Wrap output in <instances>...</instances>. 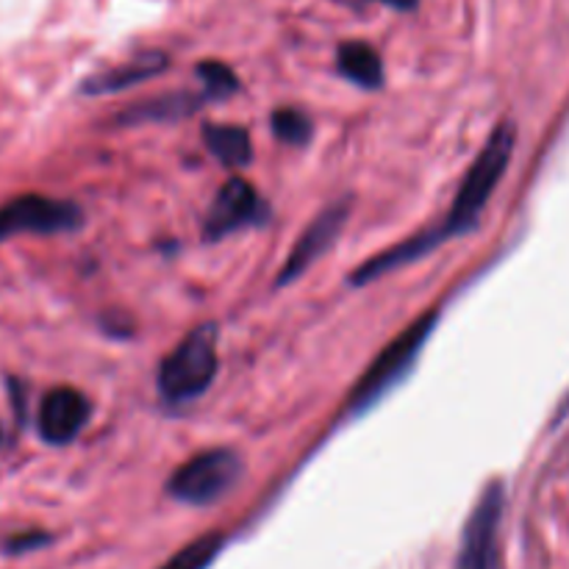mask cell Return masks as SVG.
<instances>
[{"instance_id": "obj_1", "label": "cell", "mask_w": 569, "mask_h": 569, "mask_svg": "<svg viewBox=\"0 0 569 569\" xmlns=\"http://www.w3.org/2000/svg\"><path fill=\"white\" fill-rule=\"evenodd\" d=\"M517 131L511 122H500L492 131V137L487 139V144L481 148L478 159L472 161V167L467 170L465 181H461L459 192H456L453 206H450L448 217L442 220V226H437L439 239L459 237L467 233L470 228H476L478 217L487 209L489 198L498 189L500 178L506 176L511 164V153H515Z\"/></svg>"}, {"instance_id": "obj_2", "label": "cell", "mask_w": 569, "mask_h": 569, "mask_svg": "<svg viewBox=\"0 0 569 569\" xmlns=\"http://www.w3.org/2000/svg\"><path fill=\"white\" fill-rule=\"evenodd\" d=\"M437 320H439V311H426V315L417 317V320L411 322L398 339H392V342L381 350V356L367 367V372L359 378L353 392L348 395L350 417H359L365 415V411H370L372 406L381 403L383 395L392 392V389L409 376L411 367H415L417 359H420L422 348H426Z\"/></svg>"}, {"instance_id": "obj_3", "label": "cell", "mask_w": 569, "mask_h": 569, "mask_svg": "<svg viewBox=\"0 0 569 569\" xmlns=\"http://www.w3.org/2000/svg\"><path fill=\"white\" fill-rule=\"evenodd\" d=\"M217 331L214 322L192 328L159 367V392L167 403L198 400L217 376Z\"/></svg>"}, {"instance_id": "obj_4", "label": "cell", "mask_w": 569, "mask_h": 569, "mask_svg": "<svg viewBox=\"0 0 569 569\" xmlns=\"http://www.w3.org/2000/svg\"><path fill=\"white\" fill-rule=\"evenodd\" d=\"M239 476L242 459L231 448L203 450L172 472L167 492L187 506H211L231 492Z\"/></svg>"}, {"instance_id": "obj_5", "label": "cell", "mask_w": 569, "mask_h": 569, "mask_svg": "<svg viewBox=\"0 0 569 569\" xmlns=\"http://www.w3.org/2000/svg\"><path fill=\"white\" fill-rule=\"evenodd\" d=\"M83 222V211L70 200L48 194H20L0 206V242L17 233H64Z\"/></svg>"}, {"instance_id": "obj_6", "label": "cell", "mask_w": 569, "mask_h": 569, "mask_svg": "<svg viewBox=\"0 0 569 569\" xmlns=\"http://www.w3.org/2000/svg\"><path fill=\"white\" fill-rule=\"evenodd\" d=\"M503 503L506 495L500 481L489 483L465 526L456 569H498V528Z\"/></svg>"}, {"instance_id": "obj_7", "label": "cell", "mask_w": 569, "mask_h": 569, "mask_svg": "<svg viewBox=\"0 0 569 569\" xmlns=\"http://www.w3.org/2000/svg\"><path fill=\"white\" fill-rule=\"evenodd\" d=\"M348 217H350L348 198L337 200V203H331L328 209H322L320 214L311 220V226L300 233L298 242H295L292 253L287 256L281 272H278L276 287H287V283L298 281V278L303 276V272L309 270L322 253H328V248H331V244L339 239V233H342Z\"/></svg>"}, {"instance_id": "obj_8", "label": "cell", "mask_w": 569, "mask_h": 569, "mask_svg": "<svg viewBox=\"0 0 569 569\" xmlns=\"http://www.w3.org/2000/svg\"><path fill=\"white\" fill-rule=\"evenodd\" d=\"M261 214H264V206H261L253 183L244 181L242 176H233L231 181L222 183L217 198L211 200V209L203 222V237L209 242H217V239L228 237L239 228L261 222Z\"/></svg>"}, {"instance_id": "obj_9", "label": "cell", "mask_w": 569, "mask_h": 569, "mask_svg": "<svg viewBox=\"0 0 569 569\" xmlns=\"http://www.w3.org/2000/svg\"><path fill=\"white\" fill-rule=\"evenodd\" d=\"M92 406L83 392L72 387H56L39 403V437L48 445H70L89 422Z\"/></svg>"}, {"instance_id": "obj_10", "label": "cell", "mask_w": 569, "mask_h": 569, "mask_svg": "<svg viewBox=\"0 0 569 569\" xmlns=\"http://www.w3.org/2000/svg\"><path fill=\"white\" fill-rule=\"evenodd\" d=\"M170 59L161 50H148V53L133 56L126 64H117L111 70L98 72V76L87 78L81 83L83 94H106V92H120V89L133 87V83H142L148 78L159 76V72L167 70Z\"/></svg>"}, {"instance_id": "obj_11", "label": "cell", "mask_w": 569, "mask_h": 569, "mask_svg": "<svg viewBox=\"0 0 569 569\" xmlns=\"http://www.w3.org/2000/svg\"><path fill=\"white\" fill-rule=\"evenodd\" d=\"M337 70L342 72L348 81L359 83L361 89H378L383 83V61L372 44L359 42H342L337 50Z\"/></svg>"}, {"instance_id": "obj_12", "label": "cell", "mask_w": 569, "mask_h": 569, "mask_svg": "<svg viewBox=\"0 0 569 569\" xmlns=\"http://www.w3.org/2000/svg\"><path fill=\"white\" fill-rule=\"evenodd\" d=\"M203 142L211 156L226 167H244L253 153L250 133L242 126H228V122H217V126L209 122L203 128Z\"/></svg>"}, {"instance_id": "obj_13", "label": "cell", "mask_w": 569, "mask_h": 569, "mask_svg": "<svg viewBox=\"0 0 569 569\" xmlns=\"http://www.w3.org/2000/svg\"><path fill=\"white\" fill-rule=\"evenodd\" d=\"M203 94L192 92H172L161 94V98L142 100V103H133L126 114L120 117L122 122H150V120H181V117L198 111V106L203 103Z\"/></svg>"}, {"instance_id": "obj_14", "label": "cell", "mask_w": 569, "mask_h": 569, "mask_svg": "<svg viewBox=\"0 0 569 569\" xmlns=\"http://www.w3.org/2000/svg\"><path fill=\"white\" fill-rule=\"evenodd\" d=\"M222 548H226V537L222 533H203L194 542H189L187 548L178 550L161 569H209Z\"/></svg>"}, {"instance_id": "obj_15", "label": "cell", "mask_w": 569, "mask_h": 569, "mask_svg": "<svg viewBox=\"0 0 569 569\" xmlns=\"http://www.w3.org/2000/svg\"><path fill=\"white\" fill-rule=\"evenodd\" d=\"M198 78L200 83H203V98L211 100L231 98V94H237L239 89H242L239 87L237 72L228 64H222V61H200Z\"/></svg>"}, {"instance_id": "obj_16", "label": "cell", "mask_w": 569, "mask_h": 569, "mask_svg": "<svg viewBox=\"0 0 569 569\" xmlns=\"http://www.w3.org/2000/svg\"><path fill=\"white\" fill-rule=\"evenodd\" d=\"M272 131H276V137L281 142L300 148V144H306L311 139V120L300 109H278L272 114Z\"/></svg>"}, {"instance_id": "obj_17", "label": "cell", "mask_w": 569, "mask_h": 569, "mask_svg": "<svg viewBox=\"0 0 569 569\" xmlns=\"http://www.w3.org/2000/svg\"><path fill=\"white\" fill-rule=\"evenodd\" d=\"M50 537L42 531H28V533H17V537L6 539L3 542V550L6 553L17 556V553H28V550H37L42 548V545H48Z\"/></svg>"}, {"instance_id": "obj_18", "label": "cell", "mask_w": 569, "mask_h": 569, "mask_svg": "<svg viewBox=\"0 0 569 569\" xmlns=\"http://www.w3.org/2000/svg\"><path fill=\"white\" fill-rule=\"evenodd\" d=\"M378 3H387L398 11H415L420 6V0H378Z\"/></svg>"}]
</instances>
